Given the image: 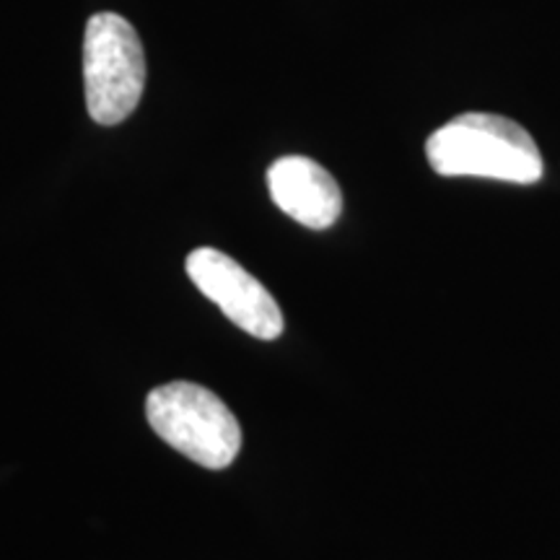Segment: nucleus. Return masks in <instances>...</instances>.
I'll list each match as a JSON object with an SVG mask.
<instances>
[{"mask_svg": "<svg viewBox=\"0 0 560 560\" xmlns=\"http://www.w3.org/2000/svg\"><path fill=\"white\" fill-rule=\"evenodd\" d=\"M425 159L441 177H480L535 185L545 164L535 138L520 122L490 112H467L425 140Z\"/></svg>", "mask_w": 560, "mask_h": 560, "instance_id": "nucleus-1", "label": "nucleus"}, {"mask_svg": "<svg viewBox=\"0 0 560 560\" xmlns=\"http://www.w3.org/2000/svg\"><path fill=\"white\" fill-rule=\"evenodd\" d=\"M145 418L159 439L206 470H223L242 450L240 420L200 384L170 382L151 389Z\"/></svg>", "mask_w": 560, "mask_h": 560, "instance_id": "nucleus-2", "label": "nucleus"}, {"mask_svg": "<svg viewBox=\"0 0 560 560\" xmlns=\"http://www.w3.org/2000/svg\"><path fill=\"white\" fill-rule=\"evenodd\" d=\"M83 89L91 120L120 125L145 89V55L138 32L117 13H96L83 34Z\"/></svg>", "mask_w": 560, "mask_h": 560, "instance_id": "nucleus-3", "label": "nucleus"}, {"mask_svg": "<svg viewBox=\"0 0 560 560\" xmlns=\"http://www.w3.org/2000/svg\"><path fill=\"white\" fill-rule=\"evenodd\" d=\"M185 270L202 296L213 301L226 317L252 338L276 340L285 322L278 301L252 272L213 247L192 249Z\"/></svg>", "mask_w": 560, "mask_h": 560, "instance_id": "nucleus-4", "label": "nucleus"}, {"mask_svg": "<svg viewBox=\"0 0 560 560\" xmlns=\"http://www.w3.org/2000/svg\"><path fill=\"white\" fill-rule=\"evenodd\" d=\"M268 190L272 202L306 229H330L342 213L340 185L325 166L306 156L272 161L268 170Z\"/></svg>", "mask_w": 560, "mask_h": 560, "instance_id": "nucleus-5", "label": "nucleus"}]
</instances>
